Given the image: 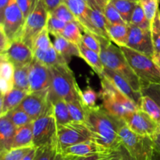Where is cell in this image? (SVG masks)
Instances as JSON below:
<instances>
[{
    "label": "cell",
    "mask_w": 160,
    "mask_h": 160,
    "mask_svg": "<svg viewBox=\"0 0 160 160\" xmlns=\"http://www.w3.org/2000/svg\"><path fill=\"white\" fill-rule=\"evenodd\" d=\"M49 12L43 0H36L34 7L26 18L21 40L32 49L34 38L45 29L48 23Z\"/></svg>",
    "instance_id": "cell-9"
},
{
    "label": "cell",
    "mask_w": 160,
    "mask_h": 160,
    "mask_svg": "<svg viewBox=\"0 0 160 160\" xmlns=\"http://www.w3.org/2000/svg\"><path fill=\"white\" fill-rule=\"evenodd\" d=\"M128 24H131V17L138 2L131 0H111Z\"/></svg>",
    "instance_id": "cell-31"
},
{
    "label": "cell",
    "mask_w": 160,
    "mask_h": 160,
    "mask_svg": "<svg viewBox=\"0 0 160 160\" xmlns=\"http://www.w3.org/2000/svg\"><path fill=\"white\" fill-rule=\"evenodd\" d=\"M84 122L90 130L92 141L109 151L121 148L123 144L119 130L124 121L108 112L102 105L84 107Z\"/></svg>",
    "instance_id": "cell-1"
},
{
    "label": "cell",
    "mask_w": 160,
    "mask_h": 160,
    "mask_svg": "<svg viewBox=\"0 0 160 160\" xmlns=\"http://www.w3.org/2000/svg\"><path fill=\"white\" fill-rule=\"evenodd\" d=\"M152 59L160 69V54H159V53H155L152 56Z\"/></svg>",
    "instance_id": "cell-58"
},
{
    "label": "cell",
    "mask_w": 160,
    "mask_h": 160,
    "mask_svg": "<svg viewBox=\"0 0 160 160\" xmlns=\"http://www.w3.org/2000/svg\"><path fill=\"white\" fill-rule=\"evenodd\" d=\"M160 0H138L147 18L150 22L152 21L156 13L159 10Z\"/></svg>",
    "instance_id": "cell-44"
},
{
    "label": "cell",
    "mask_w": 160,
    "mask_h": 160,
    "mask_svg": "<svg viewBox=\"0 0 160 160\" xmlns=\"http://www.w3.org/2000/svg\"><path fill=\"white\" fill-rule=\"evenodd\" d=\"M62 3H65L73 13L82 31H88L95 35H98L91 21L89 15L90 7L84 0H62Z\"/></svg>",
    "instance_id": "cell-16"
},
{
    "label": "cell",
    "mask_w": 160,
    "mask_h": 160,
    "mask_svg": "<svg viewBox=\"0 0 160 160\" xmlns=\"http://www.w3.org/2000/svg\"><path fill=\"white\" fill-rule=\"evenodd\" d=\"M103 75L107 77L117 86V88L120 92L123 93L130 100L135 103L140 108L141 101H142V98L143 97L142 92L135 90L124 77L110 69L105 67L104 71H103Z\"/></svg>",
    "instance_id": "cell-17"
},
{
    "label": "cell",
    "mask_w": 160,
    "mask_h": 160,
    "mask_svg": "<svg viewBox=\"0 0 160 160\" xmlns=\"http://www.w3.org/2000/svg\"><path fill=\"white\" fill-rule=\"evenodd\" d=\"M77 157L70 156V155H62L61 154H58L56 160H75Z\"/></svg>",
    "instance_id": "cell-55"
},
{
    "label": "cell",
    "mask_w": 160,
    "mask_h": 160,
    "mask_svg": "<svg viewBox=\"0 0 160 160\" xmlns=\"http://www.w3.org/2000/svg\"><path fill=\"white\" fill-rule=\"evenodd\" d=\"M82 42L89 49L100 54L101 46H100L99 42L95 37V35L92 34L88 31H82Z\"/></svg>",
    "instance_id": "cell-45"
},
{
    "label": "cell",
    "mask_w": 160,
    "mask_h": 160,
    "mask_svg": "<svg viewBox=\"0 0 160 160\" xmlns=\"http://www.w3.org/2000/svg\"><path fill=\"white\" fill-rule=\"evenodd\" d=\"M152 160H160V151L158 150L156 147H155L154 150H153Z\"/></svg>",
    "instance_id": "cell-57"
},
{
    "label": "cell",
    "mask_w": 160,
    "mask_h": 160,
    "mask_svg": "<svg viewBox=\"0 0 160 160\" xmlns=\"http://www.w3.org/2000/svg\"><path fill=\"white\" fill-rule=\"evenodd\" d=\"M89 15L92 25L98 34L97 36H101L109 39L107 32V26L109 23L106 20L104 13L100 9H92L90 8Z\"/></svg>",
    "instance_id": "cell-26"
},
{
    "label": "cell",
    "mask_w": 160,
    "mask_h": 160,
    "mask_svg": "<svg viewBox=\"0 0 160 160\" xmlns=\"http://www.w3.org/2000/svg\"><path fill=\"white\" fill-rule=\"evenodd\" d=\"M57 123L54 115L52 103L46 111L33 121V145L41 147L56 143Z\"/></svg>",
    "instance_id": "cell-7"
},
{
    "label": "cell",
    "mask_w": 160,
    "mask_h": 160,
    "mask_svg": "<svg viewBox=\"0 0 160 160\" xmlns=\"http://www.w3.org/2000/svg\"><path fill=\"white\" fill-rule=\"evenodd\" d=\"M6 115L12 121V122L16 125L17 128L21 127L33 122L32 119L19 106L14 109L11 110Z\"/></svg>",
    "instance_id": "cell-32"
},
{
    "label": "cell",
    "mask_w": 160,
    "mask_h": 160,
    "mask_svg": "<svg viewBox=\"0 0 160 160\" xmlns=\"http://www.w3.org/2000/svg\"><path fill=\"white\" fill-rule=\"evenodd\" d=\"M127 46L151 57L155 54L151 31L142 29L133 24H129V35Z\"/></svg>",
    "instance_id": "cell-12"
},
{
    "label": "cell",
    "mask_w": 160,
    "mask_h": 160,
    "mask_svg": "<svg viewBox=\"0 0 160 160\" xmlns=\"http://www.w3.org/2000/svg\"><path fill=\"white\" fill-rule=\"evenodd\" d=\"M100 79L102 89L99 97L102 100V106L108 112L123 119L130 113L140 109L135 103L120 92L107 77L102 75Z\"/></svg>",
    "instance_id": "cell-4"
},
{
    "label": "cell",
    "mask_w": 160,
    "mask_h": 160,
    "mask_svg": "<svg viewBox=\"0 0 160 160\" xmlns=\"http://www.w3.org/2000/svg\"><path fill=\"white\" fill-rule=\"evenodd\" d=\"M106 2H107V3H109V2H110V1H111V0H106Z\"/></svg>",
    "instance_id": "cell-59"
},
{
    "label": "cell",
    "mask_w": 160,
    "mask_h": 160,
    "mask_svg": "<svg viewBox=\"0 0 160 160\" xmlns=\"http://www.w3.org/2000/svg\"><path fill=\"white\" fill-rule=\"evenodd\" d=\"M122 144L131 158L134 160H152L154 141L148 136H142L133 132L124 123L119 130Z\"/></svg>",
    "instance_id": "cell-6"
},
{
    "label": "cell",
    "mask_w": 160,
    "mask_h": 160,
    "mask_svg": "<svg viewBox=\"0 0 160 160\" xmlns=\"http://www.w3.org/2000/svg\"><path fill=\"white\" fill-rule=\"evenodd\" d=\"M1 55L12 63L15 67L29 65L34 59L32 49L21 39L11 42Z\"/></svg>",
    "instance_id": "cell-15"
},
{
    "label": "cell",
    "mask_w": 160,
    "mask_h": 160,
    "mask_svg": "<svg viewBox=\"0 0 160 160\" xmlns=\"http://www.w3.org/2000/svg\"><path fill=\"white\" fill-rule=\"evenodd\" d=\"M120 48L128 64L140 79L142 88L149 84H160V69L152 57L128 46Z\"/></svg>",
    "instance_id": "cell-5"
},
{
    "label": "cell",
    "mask_w": 160,
    "mask_h": 160,
    "mask_svg": "<svg viewBox=\"0 0 160 160\" xmlns=\"http://www.w3.org/2000/svg\"><path fill=\"white\" fill-rule=\"evenodd\" d=\"M48 90L42 92L30 93L25 97L23 101L19 105L32 120H35L42 115L51 104L48 98Z\"/></svg>",
    "instance_id": "cell-14"
},
{
    "label": "cell",
    "mask_w": 160,
    "mask_h": 160,
    "mask_svg": "<svg viewBox=\"0 0 160 160\" xmlns=\"http://www.w3.org/2000/svg\"><path fill=\"white\" fill-rule=\"evenodd\" d=\"M78 48L80 51V57L84 60L100 78L103 75V71L105 68L100 55L86 46L83 42L78 45Z\"/></svg>",
    "instance_id": "cell-21"
},
{
    "label": "cell",
    "mask_w": 160,
    "mask_h": 160,
    "mask_svg": "<svg viewBox=\"0 0 160 160\" xmlns=\"http://www.w3.org/2000/svg\"><path fill=\"white\" fill-rule=\"evenodd\" d=\"M43 2L45 3L48 12L51 13L62 3V0H43Z\"/></svg>",
    "instance_id": "cell-52"
},
{
    "label": "cell",
    "mask_w": 160,
    "mask_h": 160,
    "mask_svg": "<svg viewBox=\"0 0 160 160\" xmlns=\"http://www.w3.org/2000/svg\"><path fill=\"white\" fill-rule=\"evenodd\" d=\"M152 39L155 53L160 54V10L157 11L152 21L151 22L150 28Z\"/></svg>",
    "instance_id": "cell-36"
},
{
    "label": "cell",
    "mask_w": 160,
    "mask_h": 160,
    "mask_svg": "<svg viewBox=\"0 0 160 160\" xmlns=\"http://www.w3.org/2000/svg\"><path fill=\"white\" fill-rule=\"evenodd\" d=\"M10 43L11 42L7 39L4 32L0 30V50H1V53H3L8 48Z\"/></svg>",
    "instance_id": "cell-51"
},
{
    "label": "cell",
    "mask_w": 160,
    "mask_h": 160,
    "mask_svg": "<svg viewBox=\"0 0 160 160\" xmlns=\"http://www.w3.org/2000/svg\"><path fill=\"white\" fill-rule=\"evenodd\" d=\"M17 128L6 115L0 116V148L1 152L12 149Z\"/></svg>",
    "instance_id": "cell-19"
},
{
    "label": "cell",
    "mask_w": 160,
    "mask_h": 160,
    "mask_svg": "<svg viewBox=\"0 0 160 160\" xmlns=\"http://www.w3.org/2000/svg\"><path fill=\"white\" fill-rule=\"evenodd\" d=\"M109 39L119 47L127 46L129 35V24H115L107 26Z\"/></svg>",
    "instance_id": "cell-22"
},
{
    "label": "cell",
    "mask_w": 160,
    "mask_h": 160,
    "mask_svg": "<svg viewBox=\"0 0 160 160\" xmlns=\"http://www.w3.org/2000/svg\"><path fill=\"white\" fill-rule=\"evenodd\" d=\"M68 110L70 111L73 121L84 122L85 120V110L81 100H75L67 102Z\"/></svg>",
    "instance_id": "cell-34"
},
{
    "label": "cell",
    "mask_w": 160,
    "mask_h": 160,
    "mask_svg": "<svg viewBox=\"0 0 160 160\" xmlns=\"http://www.w3.org/2000/svg\"><path fill=\"white\" fill-rule=\"evenodd\" d=\"M49 32L46 28L42 30L35 38L32 43V50H46L53 45L49 37Z\"/></svg>",
    "instance_id": "cell-35"
},
{
    "label": "cell",
    "mask_w": 160,
    "mask_h": 160,
    "mask_svg": "<svg viewBox=\"0 0 160 160\" xmlns=\"http://www.w3.org/2000/svg\"><path fill=\"white\" fill-rule=\"evenodd\" d=\"M153 141H154L155 147L160 151V131L153 138Z\"/></svg>",
    "instance_id": "cell-56"
},
{
    "label": "cell",
    "mask_w": 160,
    "mask_h": 160,
    "mask_svg": "<svg viewBox=\"0 0 160 160\" xmlns=\"http://www.w3.org/2000/svg\"><path fill=\"white\" fill-rule=\"evenodd\" d=\"M52 103L54 115L57 125L65 124L73 121L66 100H62V99H59Z\"/></svg>",
    "instance_id": "cell-28"
},
{
    "label": "cell",
    "mask_w": 160,
    "mask_h": 160,
    "mask_svg": "<svg viewBox=\"0 0 160 160\" xmlns=\"http://www.w3.org/2000/svg\"><path fill=\"white\" fill-rule=\"evenodd\" d=\"M52 43L56 51L68 63L71 60L72 56H75L80 57V51L78 45L67 40L62 35L54 37V41Z\"/></svg>",
    "instance_id": "cell-23"
},
{
    "label": "cell",
    "mask_w": 160,
    "mask_h": 160,
    "mask_svg": "<svg viewBox=\"0 0 160 160\" xmlns=\"http://www.w3.org/2000/svg\"><path fill=\"white\" fill-rule=\"evenodd\" d=\"M88 6L92 9H100L103 12L105 7L109 3L106 0H84Z\"/></svg>",
    "instance_id": "cell-49"
},
{
    "label": "cell",
    "mask_w": 160,
    "mask_h": 160,
    "mask_svg": "<svg viewBox=\"0 0 160 160\" xmlns=\"http://www.w3.org/2000/svg\"><path fill=\"white\" fill-rule=\"evenodd\" d=\"M116 151L105 152V153L93 154V155H86V156L77 157L75 160H110L112 158V157L113 156L114 152Z\"/></svg>",
    "instance_id": "cell-47"
},
{
    "label": "cell",
    "mask_w": 160,
    "mask_h": 160,
    "mask_svg": "<svg viewBox=\"0 0 160 160\" xmlns=\"http://www.w3.org/2000/svg\"><path fill=\"white\" fill-rule=\"evenodd\" d=\"M15 72V66L9 60L1 55L0 63V78L13 83V75Z\"/></svg>",
    "instance_id": "cell-40"
},
{
    "label": "cell",
    "mask_w": 160,
    "mask_h": 160,
    "mask_svg": "<svg viewBox=\"0 0 160 160\" xmlns=\"http://www.w3.org/2000/svg\"><path fill=\"white\" fill-rule=\"evenodd\" d=\"M110 160H134L131 158V155L128 154L124 147H122L121 148L117 150L114 152L113 156L112 157Z\"/></svg>",
    "instance_id": "cell-50"
},
{
    "label": "cell",
    "mask_w": 160,
    "mask_h": 160,
    "mask_svg": "<svg viewBox=\"0 0 160 160\" xmlns=\"http://www.w3.org/2000/svg\"><path fill=\"white\" fill-rule=\"evenodd\" d=\"M25 21L26 19L17 5V0H10L0 19V30L12 42L21 39Z\"/></svg>",
    "instance_id": "cell-10"
},
{
    "label": "cell",
    "mask_w": 160,
    "mask_h": 160,
    "mask_svg": "<svg viewBox=\"0 0 160 160\" xmlns=\"http://www.w3.org/2000/svg\"><path fill=\"white\" fill-rule=\"evenodd\" d=\"M131 1H134V2H138V0H131Z\"/></svg>",
    "instance_id": "cell-60"
},
{
    "label": "cell",
    "mask_w": 160,
    "mask_h": 160,
    "mask_svg": "<svg viewBox=\"0 0 160 160\" xmlns=\"http://www.w3.org/2000/svg\"><path fill=\"white\" fill-rule=\"evenodd\" d=\"M61 35L78 46L82 42V30L78 21L67 23Z\"/></svg>",
    "instance_id": "cell-29"
},
{
    "label": "cell",
    "mask_w": 160,
    "mask_h": 160,
    "mask_svg": "<svg viewBox=\"0 0 160 160\" xmlns=\"http://www.w3.org/2000/svg\"><path fill=\"white\" fill-rule=\"evenodd\" d=\"M33 122L17 128L12 148L33 147Z\"/></svg>",
    "instance_id": "cell-25"
},
{
    "label": "cell",
    "mask_w": 160,
    "mask_h": 160,
    "mask_svg": "<svg viewBox=\"0 0 160 160\" xmlns=\"http://www.w3.org/2000/svg\"><path fill=\"white\" fill-rule=\"evenodd\" d=\"M49 13L51 14V15L59 18V20L66 22V23H69V22L72 21H77V19L76 17H75V16L73 15V13L71 12V10L69 9L68 6L63 3H61L59 6H57L54 10L52 11Z\"/></svg>",
    "instance_id": "cell-41"
},
{
    "label": "cell",
    "mask_w": 160,
    "mask_h": 160,
    "mask_svg": "<svg viewBox=\"0 0 160 160\" xmlns=\"http://www.w3.org/2000/svg\"><path fill=\"white\" fill-rule=\"evenodd\" d=\"M92 140V134L84 122L71 121L57 125L56 144L59 154L67 147Z\"/></svg>",
    "instance_id": "cell-8"
},
{
    "label": "cell",
    "mask_w": 160,
    "mask_h": 160,
    "mask_svg": "<svg viewBox=\"0 0 160 160\" xmlns=\"http://www.w3.org/2000/svg\"><path fill=\"white\" fill-rule=\"evenodd\" d=\"M130 24H133L134 26L142 28V29L150 30L151 28V22L147 18L146 15L139 3H138L134 12H133Z\"/></svg>",
    "instance_id": "cell-33"
},
{
    "label": "cell",
    "mask_w": 160,
    "mask_h": 160,
    "mask_svg": "<svg viewBox=\"0 0 160 160\" xmlns=\"http://www.w3.org/2000/svg\"><path fill=\"white\" fill-rule=\"evenodd\" d=\"M34 147H25L12 148L6 152H0V160H22L23 157Z\"/></svg>",
    "instance_id": "cell-39"
},
{
    "label": "cell",
    "mask_w": 160,
    "mask_h": 160,
    "mask_svg": "<svg viewBox=\"0 0 160 160\" xmlns=\"http://www.w3.org/2000/svg\"><path fill=\"white\" fill-rule=\"evenodd\" d=\"M105 16L107 20L108 23L110 24H127L123 19L122 16L117 10V8L112 3V1L109 2L106 6L105 7L104 11Z\"/></svg>",
    "instance_id": "cell-42"
},
{
    "label": "cell",
    "mask_w": 160,
    "mask_h": 160,
    "mask_svg": "<svg viewBox=\"0 0 160 160\" xmlns=\"http://www.w3.org/2000/svg\"><path fill=\"white\" fill-rule=\"evenodd\" d=\"M30 93L48 90L51 83L49 67L34 57L29 65Z\"/></svg>",
    "instance_id": "cell-13"
},
{
    "label": "cell",
    "mask_w": 160,
    "mask_h": 160,
    "mask_svg": "<svg viewBox=\"0 0 160 160\" xmlns=\"http://www.w3.org/2000/svg\"><path fill=\"white\" fill-rule=\"evenodd\" d=\"M98 94L95 89H92L91 86H88L84 90H80L79 97L81 103L84 107L88 108H93L96 106V102L98 100Z\"/></svg>",
    "instance_id": "cell-38"
},
{
    "label": "cell",
    "mask_w": 160,
    "mask_h": 160,
    "mask_svg": "<svg viewBox=\"0 0 160 160\" xmlns=\"http://www.w3.org/2000/svg\"><path fill=\"white\" fill-rule=\"evenodd\" d=\"M28 93H30L13 88L5 95H1L0 116L4 115L11 110L18 107Z\"/></svg>",
    "instance_id": "cell-20"
},
{
    "label": "cell",
    "mask_w": 160,
    "mask_h": 160,
    "mask_svg": "<svg viewBox=\"0 0 160 160\" xmlns=\"http://www.w3.org/2000/svg\"><path fill=\"white\" fill-rule=\"evenodd\" d=\"M9 2L10 0H0V19L2 17L5 9L9 5Z\"/></svg>",
    "instance_id": "cell-54"
},
{
    "label": "cell",
    "mask_w": 160,
    "mask_h": 160,
    "mask_svg": "<svg viewBox=\"0 0 160 160\" xmlns=\"http://www.w3.org/2000/svg\"><path fill=\"white\" fill-rule=\"evenodd\" d=\"M34 57L38 60L44 64L47 65L48 67H52V66L58 65L60 64H65L67 63V61L56 51L54 46L50 47L46 50H33Z\"/></svg>",
    "instance_id": "cell-24"
},
{
    "label": "cell",
    "mask_w": 160,
    "mask_h": 160,
    "mask_svg": "<svg viewBox=\"0 0 160 160\" xmlns=\"http://www.w3.org/2000/svg\"><path fill=\"white\" fill-rule=\"evenodd\" d=\"M17 3L26 19L34 7L36 0H17Z\"/></svg>",
    "instance_id": "cell-48"
},
{
    "label": "cell",
    "mask_w": 160,
    "mask_h": 160,
    "mask_svg": "<svg viewBox=\"0 0 160 160\" xmlns=\"http://www.w3.org/2000/svg\"><path fill=\"white\" fill-rule=\"evenodd\" d=\"M58 152L56 143L44 147H37V153L33 160H56Z\"/></svg>",
    "instance_id": "cell-37"
},
{
    "label": "cell",
    "mask_w": 160,
    "mask_h": 160,
    "mask_svg": "<svg viewBox=\"0 0 160 160\" xmlns=\"http://www.w3.org/2000/svg\"><path fill=\"white\" fill-rule=\"evenodd\" d=\"M125 124L134 133L148 137H155L160 131V125L141 109L130 113L123 119Z\"/></svg>",
    "instance_id": "cell-11"
},
{
    "label": "cell",
    "mask_w": 160,
    "mask_h": 160,
    "mask_svg": "<svg viewBox=\"0 0 160 160\" xmlns=\"http://www.w3.org/2000/svg\"><path fill=\"white\" fill-rule=\"evenodd\" d=\"M30 65V64H29ZM29 65L15 67L13 75L14 88L30 93Z\"/></svg>",
    "instance_id": "cell-27"
},
{
    "label": "cell",
    "mask_w": 160,
    "mask_h": 160,
    "mask_svg": "<svg viewBox=\"0 0 160 160\" xmlns=\"http://www.w3.org/2000/svg\"><path fill=\"white\" fill-rule=\"evenodd\" d=\"M140 109L146 112L153 120L160 125V107L156 100L148 95H144L142 98Z\"/></svg>",
    "instance_id": "cell-30"
},
{
    "label": "cell",
    "mask_w": 160,
    "mask_h": 160,
    "mask_svg": "<svg viewBox=\"0 0 160 160\" xmlns=\"http://www.w3.org/2000/svg\"><path fill=\"white\" fill-rule=\"evenodd\" d=\"M48 67L51 76L48 91L50 101L53 102L59 99H62L67 102L80 100L81 89L68 64L65 63Z\"/></svg>",
    "instance_id": "cell-3"
},
{
    "label": "cell",
    "mask_w": 160,
    "mask_h": 160,
    "mask_svg": "<svg viewBox=\"0 0 160 160\" xmlns=\"http://www.w3.org/2000/svg\"><path fill=\"white\" fill-rule=\"evenodd\" d=\"M142 93L144 95L151 97L157 102L160 107V84H149L142 88Z\"/></svg>",
    "instance_id": "cell-46"
},
{
    "label": "cell",
    "mask_w": 160,
    "mask_h": 160,
    "mask_svg": "<svg viewBox=\"0 0 160 160\" xmlns=\"http://www.w3.org/2000/svg\"><path fill=\"white\" fill-rule=\"evenodd\" d=\"M66 25H67L66 22L59 20V18H57V17H54V16L51 15L49 13L46 28L48 29L50 35H52L54 37L58 35H61L62 31H63L64 28H65Z\"/></svg>",
    "instance_id": "cell-43"
},
{
    "label": "cell",
    "mask_w": 160,
    "mask_h": 160,
    "mask_svg": "<svg viewBox=\"0 0 160 160\" xmlns=\"http://www.w3.org/2000/svg\"><path fill=\"white\" fill-rule=\"evenodd\" d=\"M112 152V151L107 150L92 140H90V141H84V142L79 143V144L70 146V147H67L65 150L62 151L60 154L62 155L81 157L93 155V154L105 153V152Z\"/></svg>",
    "instance_id": "cell-18"
},
{
    "label": "cell",
    "mask_w": 160,
    "mask_h": 160,
    "mask_svg": "<svg viewBox=\"0 0 160 160\" xmlns=\"http://www.w3.org/2000/svg\"><path fill=\"white\" fill-rule=\"evenodd\" d=\"M95 37L101 46L99 55L104 67L121 75L129 82L135 90L142 92V83L128 64L120 47L114 45L112 42L106 38L97 35Z\"/></svg>",
    "instance_id": "cell-2"
},
{
    "label": "cell",
    "mask_w": 160,
    "mask_h": 160,
    "mask_svg": "<svg viewBox=\"0 0 160 160\" xmlns=\"http://www.w3.org/2000/svg\"><path fill=\"white\" fill-rule=\"evenodd\" d=\"M36 153H37V147H34L24 157L22 160H33L35 157Z\"/></svg>",
    "instance_id": "cell-53"
}]
</instances>
